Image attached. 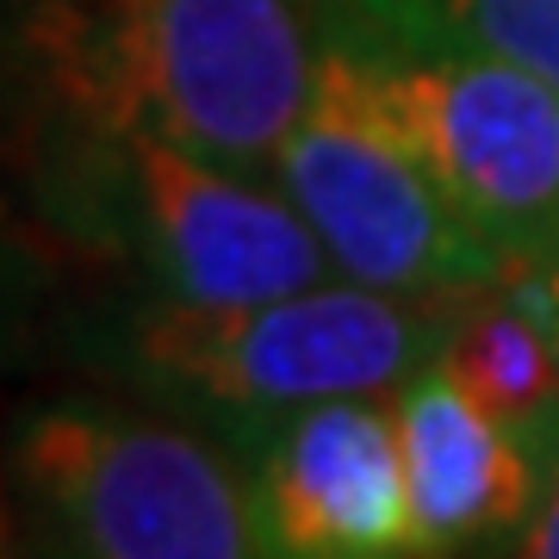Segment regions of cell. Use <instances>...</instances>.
<instances>
[{
    "instance_id": "obj_4",
    "label": "cell",
    "mask_w": 559,
    "mask_h": 559,
    "mask_svg": "<svg viewBox=\"0 0 559 559\" xmlns=\"http://www.w3.org/2000/svg\"><path fill=\"white\" fill-rule=\"evenodd\" d=\"M32 200L57 249L131 293L242 305L342 280L318 230L267 175H242L138 131H32Z\"/></svg>"
},
{
    "instance_id": "obj_15",
    "label": "cell",
    "mask_w": 559,
    "mask_h": 559,
    "mask_svg": "<svg viewBox=\"0 0 559 559\" xmlns=\"http://www.w3.org/2000/svg\"><path fill=\"white\" fill-rule=\"evenodd\" d=\"M540 267H554V274H559V255H554V261H540Z\"/></svg>"
},
{
    "instance_id": "obj_13",
    "label": "cell",
    "mask_w": 559,
    "mask_h": 559,
    "mask_svg": "<svg viewBox=\"0 0 559 559\" xmlns=\"http://www.w3.org/2000/svg\"><path fill=\"white\" fill-rule=\"evenodd\" d=\"M516 293L540 311V323H547V336H554V348H559V274L554 267H522Z\"/></svg>"
},
{
    "instance_id": "obj_9",
    "label": "cell",
    "mask_w": 559,
    "mask_h": 559,
    "mask_svg": "<svg viewBox=\"0 0 559 559\" xmlns=\"http://www.w3.org/2000/svg\"><path fill=\"white\" fill-rule=\"evenodd\" d=\"M436 367L522 436H540L559 417V348L516 280L466 293L436 348Z\"/></svg>"
},
{
    "instance_id": "obj_11",
    "label": "cell",
    "mask_w": 559,
    "mask_h": 559,
    "mask_svg": "<svg viewBox=\"0 0 559 559\" xmlns=\"http://www.w3.org/2000/svg\"><path fill=\"white\" fill-rule=\"evenodd\" d=\"M44 286H50V267H44L38 242L0 212V373H13L38 336Z\"/></svg>"
},
{
    "instance_id": "obj_14",
    "label": "cell",
    "mask_w": 559,
    "mask_h": 559,
    "mask_svg": "<svg viewBox=\"0 0 559 559\" xmlns=\"http://www.w3.org/2000/svg\"><path fill=\"white\" fill-rule=\"evenodd\" d=\"M0 554H25L20 510H13V491H7V473H0Z\"/></svg>"
},
{
    "instance_id": "obj_2",
    "label": "cell",
    "mask_w": 559,
    "mask_h": 559,
    "mask_svg": "<svg viewBox=\"0 0 559 559\" xmlns=\"http://www.w3.org/2000/svg\"><path fill=\"white\" fill-rule=\"evenodd\" d=\"M460 299L466 293L417 299L360 280H323L242 305L156 299L119 286L112 305L81 318L69 342L106 380L249 448L286 411L323 399H385L423 360H436Z\"/></svg>"
},
{
    "instance_id": "obj_12",
    "label": "cell",
    "mask_w": 559,
    "mask_h": 559,
    "mask_svg": "<svg viewBox=\"0 0 559 559\" xmlns=\"http://www.w3.org/2000/svg\"><path fill=\"white\" fill-rule=\"evenodd\" d=\"M535 454H540V491H535L528 522H522V535L510 540V554L559 559V417L535 436Z\"/></svg>"
},
{
    "instance_id": "obj_6",
    "label": "cell",
    "mask_w": 559,
    "mask_h": 559,
    "mask_svg": "<svg viewBox=\"0 0 559 559\" xmlns=\"http://www.w3.org/2000/svg\"><path fill=\"white\" fill-rule=\"evenodd\" d=\"M274 187L318 230L342 280L417 299L516 280V267L441 193L417 150L323 69L305 119L280 143Z\"/></svg>"
},
{
    "instance_id": "obj_3",
    "label": "cell",
    "mask_w": 559,
    "mask_h": 559,
    "mask_svg": "<svg viewBox=\"0 0 559 559\" xmlns=\"http://www.w3.org/2000/svg\"><path fill=\"white\" fill-rule=\"evenodd\" d=\"M0 473L25 554L274 559L249 448L131 385L20 404L0 436Z\"/></svg>"
},
{
    "instance_id": "obj_5",
    "label": "cell",
    "mask_w": 559,
    "mask_h": 559,
    "mask_svg": "<svg viewBox=\"0 0 559 559\" xmlns=\"http://www.w3.org/2000/svg\"><path fill=\"white\" fill-rule=\"evenodd\" d=\"M323 75L373 106L510 267L559 255V87L479 44L404 38L323 7Z\"/></svg>"
},
{
    "instance_id": "obj_10",
    "label": "cell",
    "mask_w": 559,
    "mask_h": 559,
    "mask_svg": "<svg viewBox=\"0 0 559 559\" xmlns=\"http://www.w3.org/2000/svg\"><path fill=\"white\" fill-rule=\"evenodd\" d=\"M367 25L429 44H479L559 87V0H323Z\"/></svg>"
},
{
    "instance_id": "obj_1",
    "label": "cell",
    "mask_w": 559,
    "mask_h": 559,
    "mask_svg": "<svg viewBox=\"0 0 559 559\" xmlns=\"http://www.w3.org/2000/svg\"><path fill=\"white\" fill-rule=\"evenodd\" d=\"M32 131H138L274 180L323 69L305 0H25L13 20Z\"/></svg>"
},
{
    "instance_id": "obj_7",
    "label": "cell",
    "mask_w": 559,
    "mask_h": 559,
    "mask_svg": "<svg viewBox=\"0 0 559 559\" xmlns=\"http://www.w3.org/2000/svg\"><path fill=\"white\" fill-rule=\"evenodd\" d=\"M249 460H255L274 559L417 554L392 392L286 411L249 441Z\"/></svg>"
},
{
    "instance_id": "obj_8",
    "label": "cell",
    "mask_w": 559,
    "mask_h": 559,
    "mask_svg": "<svg viewBox=\"0 0 559 559\" xmlns=\"http://www.w3.org/2000/svg\"><path fill=\"white\" fill-rule=\"evenodd\" d=\"M392 423L417 554H510L540 491L535 436L491 417L436 360L392 385Z\"/></svg>"
}]
</instances>
